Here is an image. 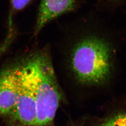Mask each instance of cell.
<instances>
[{"label":"cell","instance_id":"cell-1","mask_svg":"<svg viewBox=\"0 0 126 126\" xmlns=\"http://www.w3.org/2000/svg\"><path fill=\"white\" fill-rule=\"evenodd\" d=\"M68 68L79 85H102L109 79L111 53L108 44L101 38L85 36L75 41L68 55Z\"/></svg>","mask_w":126,"mask_h":126},{"label":"cell","instance_id":"cell-2","mask_svg":"<svg viewBox=\"0 0 126 126\" xmlns=\"http://www.w3.org/2000/svg\"><path fill=\"white\" fill-rule=\"evenodd\" d=\"M32 67L36 107V126H49L54 121L62 94L50 52L42 49L27 57Z\"/></svg>","mask_w":126,"mask_h":126},{"label":"cell","instance_id":"cell-3","mask_svg":"<svg viewBox=\"0 0 126 126\" xmlns=\"http://www.w3.org/2000/svg\"><path fill=\"white\" fill-rule=\"evenodd\" d=\"M19 63V89L16 106L10 116L20 126H36V107L33 76L27 57Z\"/></svg>","mask_w":126,"mask_h":126},{"label":"cell","instance_id":"cell-4","mask_svg":"<svg viewBox=\"0 0 126 126\" xmlns=\"http://www.w3.org/2000/svg\"><path fill=\"white\" fill-rule=\"evenodd\" d=\"M19 64L0 72V117L10 116L16 106L19 89Z\"/></svg>","mask_w":126,"mask_h":126},{"label":"cell","instance_id":"cell-5","mask_svg":"<svg viewBox=\"0 0 126 126\" xmlns=\"http://www.w3.org/2000/svg\"><path fill=\"white\" fill-rule=\"evenodd\" d=\"M75 0H41L34 34L38 35L52 20L71 11L74 8Z\"/></svg>","mask_w":126,"mask_h":126},{"label":"cell","instance_id":"cell-6","mask_svg":"<svg viewBox=\"0 0 126 126\" xmlns=\"http://www.w3.org/2000/svg\"><path fill=\"white\" fill-rule=\"evenodd\" d=\"M95 126H126V110L106 118Z\"/></svg>","mask_w":126,"mask_h":126},{"label":"cell","instance_id":"cell-7","mask_svg":"<svg viewBox=\"0 0 126 126\" xmlns=\"http://www.w3.org/2000/svg\"><path fill=\"white\" fill-rule=\"evenodd\" d=\"M32 0H11V14H16L24 9Z\"/></svg>","mask_w":126,"mask_h":126}]
</instances>
